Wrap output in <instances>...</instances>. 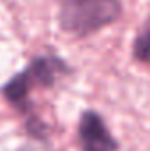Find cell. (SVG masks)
Returning a JSON list of instances; mask_svg holds the SVG:
<instances>
[{
	"instance_id": "cell-2",
	"label": "cell",
	"mask_w": 150,
	"mask_h": 151,
	"mask_svg": "<svg viewBox=\"0 0 150 151\" xmlns=\"http://www.w3.org/2000/svg\"><path fill=\"white\" fill-rule=\"evenodd\" d=\"M78 142L81 151H118L120 144L97 111H83L78 121Z\"/></svg>"
},
{
	"instance_id": "cell-4",
	"label": "cell",
	"mask_w": 150,
	"mask_h": 151,
	"mask_svg": "<svg viewBox=\"0 0 150 151\" xmlns=\"http://www.w3.org/2000/svg\"><path fill=\"white\" fill-rule=\"evenodd\" d=\"M30 90H32V83L30 77L27 74V70H20L18 74H14L2 88L0 93L2 97L18 111L25 116L32 114V100H30Z\"/></svg>"
},
{
	"instance_id": "cell-3",
	"label": "cell",
	"mask_w": 150,
	"mask_h": 151,
	"mask_svg": "<svg viewBox=\"0 0 150 151\" xmlns=\"http://www.w3.org/2000/svg\"><path fill=\"white\" fill-rule=\"evenodd\" d=\"M27 74L30 77L32 88H51L58 76L69 74L71 67L66 60L58 58L57 55H41L32 58V62L25 67Z\"/></svg>"
},
{
	"instance_id": "cell-6",
	"label": "cell",
	"mask_w": 150,
	"mask_h": 151,
	"mask_svg": "<svg viewBox=\"0 0 150 151\" xmlns=\"http://www.w3.org/2000/svg\"><path fill=\"white\" fill-rule=\"evenodd\" d=\"M25 130L32 139H37V141L48 139V125L36 114H30L25 118Z\"/></svg>"
},
{
	"instance_id": "cell-5",
	"label": "cell",
	"mask_w": 150,
	"mask_h": 151,
	"mask_svg": "<svg viewBox=\"0 0 150 151\" xmlns=\"http://www.w3.org/2000/svg\"><path fill=\"white\" fill-rule=\"evenodd\" d=\"M133 58L141 62V63H150V14L145 19L143 27L140 28L138 35L133 42Z\"/></svg>"
},
{
	"instance_id": "cell-1",
	"label": "cell",
	"mask_w": 150,
	"mask_h": 151,
	"mask_svg": "<svg viewBox=\"0 0 150 151\" xmlns=\"http://www.w3.org/2000/svg\"><path fill=\"white\" fill-rule=\"evenodd\" d=\"M60 30L83 39L113 25L122 14L120 0H57Z\"/></svg>"
}]
</instances>
